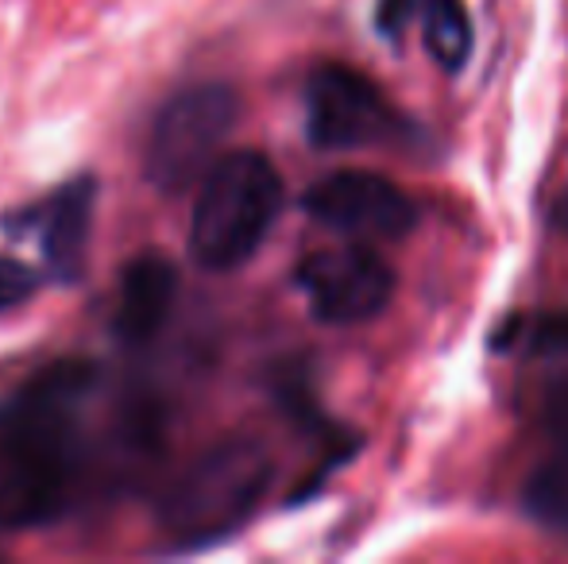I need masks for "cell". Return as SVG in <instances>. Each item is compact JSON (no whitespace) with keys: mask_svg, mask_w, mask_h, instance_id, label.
<instances>
[{"mask_svg":"<svg viewBox=\"0 0 568 564\" xmlns=\"http://www.w3.org/2000/svg\"><path fill=\"white\" fill-rule=\"evenodd\" d=\"M101 387L105 371L93 360H59L0 402V534L54 526L98 483L155 457L159 402L128 394L109 422H98Z\"/></svg>","mask_w":568,"mask_h":564,"instance_id":"obj_1","label":"cell"},{"mask_svg":"<svg viewBox=\"0 0 568 564\" xmlns=\"http://www.w3.org/2000/svg\"><path fill=\"white\" fill-rule=\"evenodd\" d=\"M275 480V460L255 437H229L194 457L159 499V526L174 553L236 534Z\"/></svg>","mask_w":568,"mask_h":564,"instance_id":"obj_2","label":"cell"},{"mask_svg":"<svg viewBox=\"0 0 568 564\" xmlns=\"http://www.w3.org/2000/svg\"><path fill=\"white\" fill-rule=\"evenodd\" d=\"M283 174L263 151H225L197 182L190 213V256L205 271L244 267L283 213Z\"/></svg>","mask_w":568,"mask_h":564,"instance_id":"obj_3","label":"cell"},{"mask_svg":"<svg viewBox=\"0 0 568 564\" xmlns=\"http://www.w3.org/2000/svg\"><path fill=\"white\" fill-rule=\"evenodd\" d=\"M240 116V98L225 82H197L166 98L143 147V171L159 194H186L225 155V140Z\"/></svg>","mask_w":568,"mask_h":564,"instance_id":"obj_4","label":"cell"},{"mask_svg":"<svg viewBox=\"0 0 568 564\" xmlns=\"http://www.w3.org/2000/svg\"><path fill=\"white\" fill-rule=\"evenodd\" d=\"M310 314L325 325H359L379 317L395 298V271L367 240L314 252L294 271Z\"/></svg>","mask_w":568,"mask_h":564,"instance_id":"obj_5","label":"cell"},{"mask_svg":"<svg viewBox=\"0 0 568 564\" xmlns=\"http://www.w3.org/2000/svg\"><path fill=\"white\" fill-rule=\"evenodd\" d=\"M93 209H98V178L78 174L62 186L47 189L28 205H16L0 217L8 236H31L39 256L59 286H74L85 275V252H90Z\"/></svg>","mask_w":568,"mask_h":564,"instance_id":"obj_6","label":"cell"},{"mask_svg":"<svg viewBox=\"0 0 568 564\" xmlns=\"http://www.w3.org/2000/svg\"><path fill=\"white\" fill-rule=\"evenodd\" d=\"M302 209L317 225L352 240H398L414 228V205L390 178L372 171H337L306 189Z\"/></svg>","mask_w":568,"mask_h":564,"instance_id":"obj_7","label":"cell"},{"mask_svg":"<svg viewBox=\"0 0 568 564\" xmlns=\"http://www.w3.org/2000/svg\"><path fill=\"white\" fill-rule=\"evenodd\" d=\"M390 132L383 90L352 66H322L306 82V136L322 151H352Z\"/></svg>","mask_w":568,"mask_h":564,"instance_id":"obj_8","label":"cell"},{"mask_svg":"<svg viewBox=\"0 0 568 564\" xmlns=\"http://www.w3.org/2000/svg\"><path fill=\"white\" fill-rule=\"evenodd\" d=\"M179 298V267L159 252H140L124 264L113 301V337L124 348H143L166 329Z\"/></svg>","mask_w":568,"mask_h":564,"instance_id":"obj_9","label":"cell"},{"mask_svg":"<svg viewBox=\"0 0 568 564\" xmlns=\"http://www.w3.org/2000/svg\"><path fill=\"white\" fill-rule=\"evenodd\" d=\"M422 35L426 51L445 74L464 70L471 54V23L464 0H422Z\"/></svg>","mask_w":568,"mask_h":564,"instance_id":"obj_10","label":"cell"},{"mask_svg":"<svg viewBox=\"0 0 568 564\" xmlns=\"http://www.w3.org/2000/svg\"><path fill=\"white\" fill-rule=\"evenodd\" d=\"M530 511L568 534V460L538 472V480L530 483Z\"/></svg>","mask_w":568,"mask_h":564,"instance_id":"obj_11","label":"cell"},{"mask_svg":"<svg viewBox=\"0 0 568 564\" xmlns=\"http://www.w3.org/2000/svg\"><path fill=\"white\" fill-rule=\"evenodd\" d=\"M39 271L23 259H12V256H0V314H12V309L28 306L31 298L39 294Z\"/></svg>","mask_w":568,"mask_h":564,"instance_id":"obj_12","label":"cell"},{"mask_svg":"<svg viewBox=\"0 0 568 564\" xmlns=\"http://www.w3.org/2000/svg\"><path fill=\"white\" fill-rule=\"evenodd\" d=\"M546 433L549 441L557 444V452H561V460H568V383L554 387V391L546 394Z\"/></svg>","mask_w":568,"mask_h":564,"instance_id":"obj_13","label":"cell"},{"mask_svg":"<svg viewBox=\"0 0 568 564\" xmlns=\"http://www.w3.org/2000/svg\"><path fill=\"white\" fill-rule=\"evenodd\" d=\"M414 16V0H379V28L387 31V35H403V28L410 23Z\"/></svg>","mask_w":568,"mask_h":564,"instance_id":"obj_14","label":"cell"},{"mask_svg":"<svg viewBox=\"0 0 568 564\" xmlns=\"http://www.w3.org/2000/svg\"><path fill=\"white\" fill-rule=\"evenodd\" d=\"M538 345L546 348V352H568V309L565 314H554L549 321H541Z\"/></svg>","mask_w":568,"mask_h":564,"instance_id":"obj_15","label":"cell"}]
</instances>
